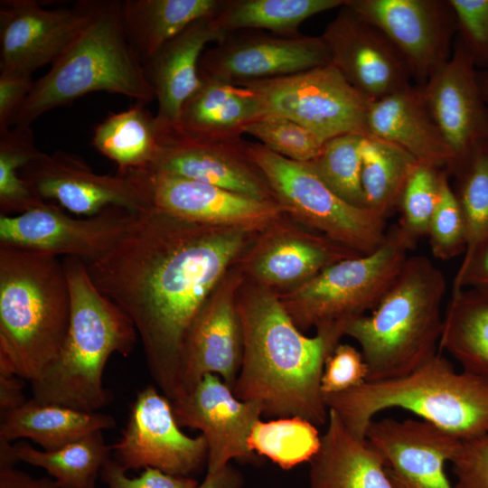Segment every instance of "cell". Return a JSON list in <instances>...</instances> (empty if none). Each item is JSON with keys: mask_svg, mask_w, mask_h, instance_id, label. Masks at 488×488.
<instances>
[{"mask_svg": "<svg viewBox=\"0 0 488 488\" xmlns=\"http://www.w3.org/2000/svg\"><path fill=\"white\" fill-rule=\"evenodd\" d=\"M258 233L146 207L107 254L86 263L98 289L132 321L150 376L170 401L183 395V352L195 318Z\"/></svg>", "mask_w": 488, "mask_h": 488, "instance_id": "obj_1", "label": "cell"}, {"mask_svg": "<svg viewBox=\"0 0 488 488\" xmlns=\"http://www.w3.org/2000/svg\"><path fill=\"white\" fill-rule=\"evenodd\" d=\"M243 332L235 397L257 404L270 418L298 417L326 426L329 409L321 389L325 361L345 330L330 326L304 334L273 290L244 278L238 293Z\"/></svg>", "mask_w": 488, "mask_h": 488, "instance_id": "obj_2", "label": "cell"}, {"mask_svg": "<svg viewBox=\"0 0 488 488\" xmlns=\"http://www.w3.org/2000/svg\"><path fill=\"white\" fill-rule=\"evenodd\" d=\"M70 312L57 256L0 244V373L40 378L61 352Z\"/></svg>", "mask_w": 488, "mask_h": 488, "instance_id": "obj_3", "label": "cell"}, {"mask_svg": "<svg viewBox=\"0 0 488 488\" xmlns=\"http://www.w3.org/2000/svg\"><path fill=\"white\" fill-rule=\"evenodd\" d=\"M70 292V327L61 352L30 382L32 399L82 411H99L112 399L103 385L109 357H127L137 340L130 318L93 283L86 263L63 259Z\"/></svg>", "mask_w": 488, "mask_h": 488, "instance_id": "obj_4", "label": "cell"}, {"mask_svg": "<svg viewBox=\"0 0 488 488\" xmlns=\"http://www.w3.org/2000/svg\"><path fill=\"white\" fill-rule=\"evenodd\" d=\"M324 401L361 438L378 413L392 408L414 413L462 441L488 434V380L456 371L439 353L403 377L366 381L324 396Z\"/></svg>", "mask_w": 488, "mask_h": 488, "instance_id": "obj_5", "label": "cell"}, {"mask_svg": "<svg viewBox=\"0 0 488 488\" xmlns=\"http://www.w3.org/2000/svg\"><path fill=\"white\" fill-rule=\"evenodd\" d=\"M446 288L428 258L408 257L371 314L347 324L345 335L359 343L367 365L366 381L403 377L437 353Z\"/></svg>", "mask_w": 488, "mask_h": 488, "instance_id": "obj_6", "label": "cell"}, {"mask_svg": "<svg viewBox=\"0 0 488 488\" xmlns=\"http://www.w3.org/2000/svg\"><path fill=\"white\" fill-rule=\"evenodd\" d=\"M96 91L123 95L143 104L155 99L126 38L121 1H97L87 26L49 71L34 81L12 127H30L44 113Z\"/></svg>", "mask_w": 488, "mask_h": 488, "instance_id": "obj_7", "label": "cell"}, {"mask_svg": "<svg viewBox=\"0 0 488 488\" xmlns=\"http://www.w3.org/2000/svg\"><path fill=\"white\" fill-rule=\"evenodd\" d=\"M417 242L394 224L373 252L340 260L312 279L277 294L302 332L347 324L373 310L388 291Z\"/></svg>", "mask_w": 488, "mask_h": 488, "instance_id": "obj_8", "label": "cell"}, {"mask_svg": "<svg viewBox=\"0 0 488 488\" xmlns=\"http://www.w3.org/2000/svg\"><path fill=\"white\" fill-rule=\"evenodd\" d=\"M246 147L277 202L293 220L361 256L381 245L386 219L342 200L305 163L285 158L258 142H247Z\"/></svg>", "mask_w": 488, "mask_h": 488, "instance_id": "obj_9", "label": "cell"}, {"mask_svg": "<svg viewBox=\"0 0 488 488\" xmlns=\"http://www.w3.org/2000/svg\"><path fill=\"white\" fill-rule=\"evenodd\" d=\"M258 99L264 115L290 118L324 142L357 133L365 136L371 100L331 63L302 72L240 84Z\"/></svg>", "mask_w": 488, "mask_h": 488, "instance_id": "obj_10", "label": "cell"}, {"mask_svg": "<svg viewBox=\"0 0 488 488\" xmlns=\"http://www.w3.org/2000/svg\"><path fill=\"white\" fill-rule=\"evenodd\" d=\"M117 174L135 185L146 207L199 224L260 232L285 213L276 202L147 168Z\"/></svg>", "mask_w": 488, "mask_h": 488, "instance_id": "obj_11", "label": "cell"}, {"mask_svg": "<svg viewBox=\"0 0 488 488\" xmlns=\"http://www.w3.org/2000/svg\"><path fill=\"white\" fill-rule=\"evenodd\" d=\"M112 458L127 472L154 468L175 476L191 475L207 464L204 436L183 433L171 401L152 385L138 392Z\"/></svg>", "mask_w": 488, "mask_h": 488, "instance_id": "obj_12", "label": "cell"}, {"mask_svg": "<svg viewBox=\"0 0 488 488\" xmlns=\"http://www.w3.org/2000/svg\"><path fill=\"white\" fill-rule=\"evenodd\" d=\"M329 63L330 56L320 36L236 31L204 51L199 73L201 79L240 85Z\"/></svg>", "mask_w": 488, "mask_h": 488, "instance_id": "obj_13", "label": "cell"}, {"mask_svg": "<svg viewBox=\"0 0 488 488\" xmlns=\"http://www.w3.org/2000/svg\"><path fill=\"white\" fill-rule=\"evenodd\" d=\"M380 28L405 58L417 86L450 59L457 33L449 0H345Z\"/></svg>", "mask_w": 488, "mask_h": 488, "instance_id": "obj_14", "label": "cell"}, {"mask_svg": "<svg viewBox=\"0 0 488 488\" xmlns=\"http://www.w3.org/2000/svg\"><path fill=\"white\" fill-rule=\"evenodd\" d=\"M132 213L111 206L97 215L76 219L60 206L47 203L17 215L0 214V244L89 263L119 241Z\"/></svg>", "mask_w": 488, "mask_h": 488, "instance_id": "obj_15", "label": "cell"}, {"mask_svg": "<svg viewBox=\"0 0 488 488\" xmlns=\"http://www.w3.org/2000/svg\"><path fill=\"white\" fill-rule=\"evenodd\" d=\"M357 256L361 255L285 212L257 235L236 265L246 279L279 295L304 285L325 267Z\"/></svg>", "mask_w": 488, "mask_h": 488, "instance_id": "obj_16", "label": "cell"}, {"mask_svg": "<svg viewBox=\"0 0 488 488\" xmlns=\"http://www.w3.org/2000/svg\"><path fill=\"white\" fill-rule=\"evenodd\" d=\"M97 1L46 9L35 0L0 2V71L32 75L51 66L90 21Z\"/></svg>", "mask_w": 488, "mask_h": 488, "instance_id": "obj_17", "label": "cell"}, {"mask_svg": "<svg viewBox=\"0 0 488 488\" xmlns=\"http://www.w3.org/2000/svg\"><path fill=\"white\" fill-rule=\"evenodd\" d=\"M320 37L330 63L371 101L411 84L409 66L392 42L345 4Z\"/></svg>", "mask_w": 488, "mask_h": 488, "instance_id": "obj_18", "label": "cell"}, {"mask_svg": "<svg viewBox=\"0 0 488 488\" xmlns=\"http://www.w3.org/2000/svg\"><path fill=\"white\" fill-rule=\"evenodd\" d=\"M244 278L235 264L212 291L195 318L183 352V395L191 391L207 374L219 376L233 389L243 357L238 293Z\"/></svg>", "mask_w": 488, "mask_h": 488, "instance_id": "obj_19", "label": "cell"}, {"mask_svg": "<svg viewBox=\"0 0 488 488\" xmlns=\"http://www.w3.org/2000/svg\"><path fill=\"white\" fill-rule=\"evenodd\" d=\"M477 71L455 37L448 61L420 87L427 107L454 155L450 175L479 146L488 143V104Z\"/></svg>", "mask_w": 488, "mask_h": 488, "instance_id": "obj_20", "label": "cell"}, {"mask_svg": "<svg viewBox=\"0 0 488 488\" xmlns=\"http://www.w3.org/2000/svg\"><path fill=\"white\" fill-rule=\"evenodd\" d=\"M179 427L199 429L208 448L207 473H214L232 459H251L249 440L262 416L255 403L237 399L217 375L207 374L189 392L171 401Z\"/></svg>", "mask_w": 488, "mask_h": 488, "instance_id": "obj_21", "label": "cell"}, {"mask_svg": "<svg viewBox=\"0 0 488 488\" xmlns=\"http://www.w3.org/2000/svg\"><path fill=\"white\" fill-rule=\"evenodd\" d=\"M20 176L42 200L55 201L78 215L91 217L111 206L132 212L146 208L127 177L99 174L82 158L68 152L42 153L20 171Z\"/></svg>", "mask_w": 488, "mask_h": 488, "instance_id": "obj_22", "label": "cell"}, {"mask_svg": "<svg viewBox=\"0 0 488 488\" xmlns=\"http://www.w3.org/2000/svg\"><path fill=\"white\" fill-rule=\"evenodd\" d=\"M365 437L396 488H455L445 471L463 442L453 435L424 420L384 418L373 420Z\"/></svg>", "mask_w": 488, "mask_h": 488, "instance_id": "obj_23", "label": "cell"}, {"mask_svg": "<svg viewBox=\"0 0 488 488\" xmlns=\"http://www.w3.org/2000/svg\"><path fill=\"white\" fill-rule=\"evenodd\" d=\"M246 143L159 134L157 153L146 168L277 202L265 175L249 157Z\"/></svg>", "mask_w": 488, "mask_h": 488, "instance_id": "obj_24", "label": "cell"}, {"mask_svg": "<svg viewBox=\"0 0 488 488\" xmlns=\"http://www.w3.org/2000/svg\"><path fill=\"white\" fill-rule=\"evenodd\" d=\"M228 33L203 17L165 43L145 65L146 78L158 102V130L172 127L185 101L202 85L199 64L209 43L221 42Z\"/></svg>", "mask_w": 488, "mask_h": 488, "instance_id": "obj_25", "label": "cell"}, {"mask_svg": "<svg viewBox=\"0 0 488 488\" xmlns=\"http://www.w3.org/2000/svg\"><path fill=\"white\" fill-rule=\"evenodd\" d=\"M365 136L390 142L410 154L419 164L448 172L454 155L425 102L421 88L408 85L371 101Z\"/></svg>", "mask_w": 488, "mask_h": 488, "instance_id": "obj_26", "label": "cell"}, {"mask_svg": "<svg viewBox=\"0 0 488 488\" xmlns=\"http://www.w3.org/2000/svg\"><path fill=\"white\" fill-rule=\"evenodd\" d=\"M263 115L258 99L249 89L202 79V85L185 101L176 122L158 133L196 140L239 141L246 127Z\"/></svg>", "mask_w": 488, "mask_h": 488, "instance_id": "obj_27", "label": "cell"}, {"mask_svg": "<svg viewBox=\"0 0 488 488\" xmlns=\"http://www.w3.org/2000/svg\"><path fill=\"white\" fill-rule=\"evenodd\" d=\"M309 464L311 488H396L380 452L349 431L333 410Z\"/></svg>", "mask_w": 488, "mask_h": 488, "instance_id": "obj_28", "label": "cell"}, {"mask_svg": "<svg viewBox=\"0 0 488 488\" xmlns=\"http://www.w3.org/2000/svg\"><path fill=\"white\" fill-rule=\"evenodd\" d=\"M115 427V419L108 414L30 399L21 407L0 415V439L10 443L28 439L42 450L55 451Z\"/></svg>", "mask_w": 488, "mask_h": 488, "instance_id": "obj_29", "label": "cell"}, {"mask_svg": "<svg viewBox=\"0 0 488 488\" xmlns=\"http://www.w3.org/2000/svg\"><path fill=\"white\" fill-rule=\"evenodd\" d=\"M223 0H125L121 20L128 44L144 65L190 24L214 15Z\"/></svg>", "mask_w": 488, "mask_h": 488, "instance_id": "obj_30", "label": "cell"}, {"mask_svg": "<svg viewBox=\"0 0 488 488\" xmlns=\"http://www.w3.org/2000/svg\"><path fill=\"white\" fill-rule=\"evenodd\" d=\"M112 455L103 431L92 433L55 451L33 447L26 440L0 439V465L19 462L42 468L59 488H97L101 469Z\"/></svg>", "mask_w": 488, "mask_h": 488, "instance_id": "obj_31", "label": "cell"}, {"mask_svg": "<svg viewBox=\"0 0 488 488\" xmlns=\"http://www.w3.org/2000/svg\"><path fill=\"white\" fill-rule=\"evenodd\" d=\"M439 346L464 371L488 380V292L453 291L444 313Z\"/></svg>", "mask_w": 488, "mask_h": 488, "instance_id": "obj_32", "label": "cell"}, {"mask_svg": "<svg viewBox=\"0 0 488 488\" xmlns=\"http://www.w3.org/2000/svg\"><path fill=\"white\" fill-rule=\"evenodd\" d=\"M344 4L345 0H223L211 19L228 33L268 31L293 35L308 18Z\"/></svg>", "mask_w": 488, "mask_h": 488, "instance_id": "obj_33", "label": "cell"}, {"mask_svg": "<svg viewBox=\"0 0 488 488\" xmlns=\"http://www.w3.org/2000/svg\"><path fill=\"white\" fill-rule=\"evenodd\" d=\"M92 145L116 163L119 172L146 168L159 147L155 116L140 102L110 114L96 127Z\"/></svg>", "mask_w": 488, "mask_h": 488, "instance_id": "obj_34", "label": "cell"}, {"mask_svg": "<svg viewBox=\"0 0 488 488\" xmlns=\"http://www.w3.org/2000/svg\"><path fill=\"white\" fill-rule=\"evenodd\" d=\"M418 164L399 146L364 136L361 182L366 209L384 219L399 209L406 183Z\"/></svg>", "mask_w": 488, "mask_h": 488, "instance_id": "obj_35", "label": "cell"}, {"mask_svg": "<svg viewBox=\"0 0 488 488\" xmlns=\"http://www.w3.org/2000/svg\"><path fill=\"white\" fill-rule=\"evenodd\" d=\"M42 155L30 127L14 126L0 132L1 214L17 215L48 203L20 176V171Z\"/></svg>", "mask_w": 488, "mask_h": 488, "instance_id": "obj_36", "label": "cell"}, {"mask_svg": "<svg viewBox=\"0 0 488 488\" xmlns=\"http://www.w3.org/2000/svg\"><path fill=\"white\" fill-rule=\"evenodd\" d=\"M320 443L317 427L298 417L259 419L249 440L255 454L267 457L285 470L310 462Z\"/></svg>", "mask_w": 488, "mask_h": 488, "instance_id": "obj_37", "label": "cell"}, {"mask_svg": "<svg viewBox=\"0 0 488 488\" xmlns=\"http://www.w3.org/2000/svg\"><path fill=\"white\" fill-rule=\"evenodd\" d=\"M363 138L350 133L328 139L319 155L305 164L342 200L366 209L361 182Z\"/></svg>", "mask_w": 488, "mask_h": 488, "instance_id": "obj_38", "label": "cell"}, {"mask_svg": "<svg viewBox=\"0 0 488 488\" xmlns=\"http://www.w3.org/2000/svg\"><path fill=\"white\" fill-rule=\"evenodd\" d=\"M453 175L465 223L466 254L488 236V143L479 146Z\"/></svg>", "mask_w": 488, "mask_h": 488, "instance_id": "obj_39", "label": "cell"}, {"mask_svg": "<svg viewBox=\"0 0 488 488\" xmlns=\"http://www.w3.org/2000/svg\"><path fill=\"white\" fill-rule=\"evenodd\" d=\"M270 151L292 161L308 163L321 152L324 141L303 125L282 116L265 114L245 130Z\"/></svg>", "mask_w": 488, "mask_h": 488, "instance_id": "obj_40", "label": "cell"}, {"mask_svg": "<svg viewBox=\"0 0 488 488\" xmlns=\"http://www.w3.org/2000/svg\"><path fill=\"white\" fill-rule=\"evenodd\" d=\"M442 170L418 163L404 188L399 206L400 219L398 224L416 242L427 234L438 200Z\"/></svg>", "mask_w": 488, "mask_h": 488, "instance_id": "obj_41", "label": "cell"}, {"mask_svg": "<svg viewBox=\"0 0 488 488\" xmlns=\"http://www.w3.org/2000/svg\"><path fill=\"white\" fill-rule=\"evenodd\" d=\"M449 176L443 169L438 200L427 234L433 256L441 260L465 253L467 246L465 220Z\"/></svg>", "mask_w": 488, "mask_h": 488, "instance_id": "obj_42", "label": "cell"}, {"mask_svg": "<svg viewBox=\"0 0 488 488\" xmlns=\"http://www.w3.org/2000/svg\"><path fill=\"white\" fill-rule=\"evenodd\" d=\"M457 38L476 68L488 70V0H449Z\"/></svg>", "mask_w": 488, "mask_h": 488, "instance_id": "obj_43", "label": "cell"}, {"mask_svg": "<svg viewBox=\"0 0 488 488\" xmlns=\"http://www.w3.org/2000/svg\"><path fill=\"white\" fill-rule=\"evenodd\" d=\"M367 375L361 351L352 345L339 343L325 361L321 380L324 397L357 388L366 382Z\"/></svg>", "mask_w": 488, "mask_h": 488, "instance_id": "obj_44", "label": "cell"}, {"mask_svg": "<svg viewBox=\"0 0 488 488\" xmlns=\"http://www.w3.org/2000/svg\"><path fill=\"white\" fill-rule=\"evenodd\" d=\"M451 463L455 488H488V434L463 441Z\"/></svg>", "mask_w": 488, "mask_h": 488, "instance_id": "obj_45", "label": "cell"}, {"mask_svg": "<svg viewBox=\"0 0 488 488\" xmlns=\"http://www.w3.org/2000/svg\"><path fill=\"white\" fill-rule=\"evenodd\" d=\"M100 479L108 488H196L199 484L192 477L175 476L154 468H145L138 477L130 478L112 456L104 464Z\"/></svg>", "mask_w": 488, "mask_h": 488, "instance_id": "obj_46", "label": "cell"}, {"mask_svg": "<svg viewBox=\"0 0 488 488\" xmlns=\"http://www.w3.org/2000/svg\"><path fill=\"white\" fill-rule=\"evenodd\" d=\"M34 85L32 75L17 71H0V132L6 131L31 93Z\"/></svg>", "mask_w": 488, "mask_h": 488, "instance_id": "obj_47", "label": "cell"}, {"mask_svg": "<svg viewBox=\"0 0 488 488\" xmlns=\"http://www.w3.org/2000/svg\"><path fill=\"white\" fill-rule=\"evenodd\" d=\"M464 288L488 292V236L465 254L454 278L453 291Z\"/></svg>", "mask_w": 488, "mask_h": 488, "instance_id": "obj_48", "label": "cell"}, {"mask_svg": "<svg viewBox=\"0 0 488 488\" xmlns=\"http://www.w3.org/2000/svg\"><path fill=\"white\" fill-rule=\"evenodd\" d=\"M0 488H59L51 477H34L15 465H0Z\"/></svg>", "mask_w": 488, "mask_h": 488, "instance_id": "obj_49", "label": "cell"}, {"mask_svg": "<svg viewBox=\"0 0 488 488\" xmlns=\"http://www.w3.org/2000/svg\"><path fill=\"white\" fill-rule=\"evenodd\" d=\"M23 379L0 373V415L17 408L28 399L23 394Z\"/></svg>", "mask_w": 488, "mask_h": 488, "instance_id": "obj_50", "label": "cell"}, {"mask_svg": "<svg viewBox=\"0 0 488 488\" xmlns=\"http://www.w3.org/2000/svg\"><path fill=\"white\" fill-rule=\"evenodd\" d=\"M242 474L230 464L217 472L207 473L204 480L196 488H241Z\"/></svg>", "mask_w": 488, "mask_h": 488, "instance_id": "obj_51", "label": "cell"}, {"mask_svg": "<svg viewBox=\"0 0 488 488\" xmlns=\"http://www.w3.org/2000/svg\"><path fill=\"white\" fill-rule=\"evenodd\" d=\"M477 74L483 97L488 104V70H478Z\"/></svg>", "mask_w": 488, "mask_h": 488, "instance_id": "obj_52", "label": "cell"}]
</instances>
